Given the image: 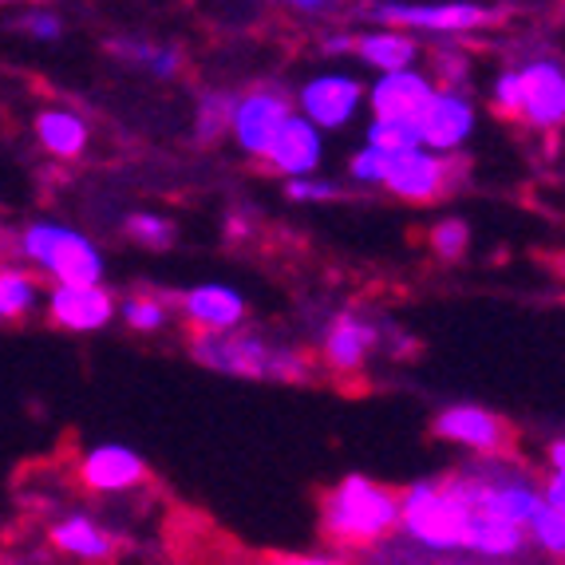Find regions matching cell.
<instances>
[{
	"instance_id": "13",
	"label": "cell",
	"mask_w": 565,
	"mask_h": 565,
	"mask_svg": "<svg viewBox=\"0 0 565 565\" xmlns=\"http://www.w3.org/2000/svg\"><path fill=\"white\" fill-rule=\"evenodd\" d=\"M415 131H419V147L455 151V147H462L467 135L475 131L471 99H462L459 92H439L431 99V107L424 111V119L415 122Z\"/></svg>"
},
{
	"instance_id": "14",
	"label": "cell",
	"mask_w": 565,
	"mask_h": 565,
	"mask_svg": "<svg viewBox=\"0 0 565 565\" xmlns=\"http://www.w3.org/2000/svg\"><path fill=\"white\" fill-rule=\"evenodd\" d=\"M182 312L194 329H202L199 337H222V332H237V324L245 321V301L242 292L226 285H199L182 297Z\"/></svg>"
},
{
	"instance_id": "35",
	"label": "cell",
	"mask_w": 565,
	"mask_h": 565,
	"mask_svg": "<svg viewBox=\"0 0 565 565\" xmlns=\"http://www.w3.org/2000/svg\"><path fill=\"white\" fill-rule=\"evenodd\" d=\"M0 565H9V562H4V557H0Z\"/></svg>"
},
{
	"instance_id": "26",
	"label": "cell",
	"mask_w": 565,
	"mask_h": 565,
	"mask_svg": "<svg viewBox=\"0 0 565 565\" xmlns=\"http://www.w3.org/2000/svg\"><path fill=\"white\" fill-rule=\"evenodd\" d=\"M467 242H471V230H467V222H459V217H447V222H439V226L431 230L435 254L444 257V262H459V257L467 254Z\"/></svg>"
},
{
	"instance_id": "28",
	"label": "cell",
	"mask_w": 565,
	"mask_h": 565,
	"mask_svg": "<svg viewBox=\"0 0 565 565\" xmlns=\"http://www.w3.org/2000/svg\"><path fill=\"white\" fill-rule=\"evenodd\" d=\"M127 234L139 237V242L151 245V249H167V245L174 242V226H170L167 217H159V214H131V222H127Z\"/></svg>"
},
{
	"instance_id": "17",
	"label": "cell",
	"mask_w": 565,
	"mask_h": 565,
	"mask_svg": "<svg viewBox=\"0 0 565 565\" xmlns=\"http://www.w3.org/2000/svg\"><path fill=\"white\" fill-rule=\"evenodd\" d=\"M376 344H380L376 324H367L356 312H340L337 321H332L329 337H324V364L332 372H360Z\"/></svg>"
},
{
	"instance_id": "2",
	"label": "cell",
	"mask_w": 565,
	"mask_h": 565,
	"mask_svg": "<svg viewBox=\"0 0 565 565\" xmlns=\"http://www.w3.org/2000/svg\"><path fill=\"white\" fill-rule=\"evenodd\" d=\"M396 522L399 499L364 475H349L340 487L324 494L321 526L337 546H372L384 534H392Z\"/></svg>"
},
{
	"instance_id": "7",
	"label": "cell",
	"mask_w": 565,
	"mask_h": 565,
	"mask_svg": "<svg viewBox=\"0 0 565 565\" xmlns=\"http://www.w3.org/2000/svg\"><path fill=\"white\" fill-rule=\"evenodd\" d=\"M292 119V104L285 99L281 92H249L242 99V104L234 107V119H230V127H234V139L237 147H242L245 154H257V159H265V151H269V142L277 139V131H281L285 122Z\"/></svg>"
},
{
	"instance_id": "19",
	"label": "cell",
	"mask_w": 565,
	"mask_h": 565,
	"mask_svg": "<svg viewBox=\"0 0 565 565\" xmlns=\"http://www.w3.org/2000/svg\"><path fill=\"white\" fill-rule=\"evenodd\" d=\"M352 52H356L364 64L380 67L384 76L392 72H407V67L419 60V44L404 32H367V36L352 40Z\"/></svg>"
},
{
	"instance_id": "3",
	"label": "cell",
	"mask_w": 565,
	"mask_h": 565,
	"mask_svg": "<svg viewBox=\"0 0 565 565\" xmlns=\"http://www.w3.org/2000/svg\"><path fill=\"white\" fill-rule=\"evenodd\" d=\"M399 526L407 530L415 546L431 554L467 550V510L451 490L439 482H412L399 499Z\"/></svg>"
},
{
	"instance_id": "21",
	"label": "cell",
	"mask_w": 565,
	"mask_h": 565,
	"mask_svg": "<svg viewBox=\"0 0 565 565\" xmlns=\"http://www.w3.org/2000/svg\"><path fill=\"white\" fill-rule=\"evenodd\" d=\"M111 52L122 60H131V64L147 67L151 76H174V72H179V52H174V47L147 44V40H115Z\"/></svg>"
},
{
	"instance_id": "25",
	"label": "cell",
	"mask_w": 565,
	"mask_h": 565,
	"mask_svg": "<svg viewBox=\"0 0 565 565\" xmlns=\"http://www.w3.org/2000/svg\"><path fill=\"white\" fill-rule=\"evenodd\" d=\"M562 510L565 507H554V502H537V510H534V519H530V530H534V537H537V546L542 550H550L554 557H562V550H565V522H562Z\"/></svg>"
},
{
	"instance_id": "4",
	"label": "cell",
	"mask_w": 565,
	"mask_h": 565,
	"mask_svg": "<svg viewBox=\"0 0 565 565\" xmlns=\"http://www.w3.org/2000/svg\"><path fill=\"white\" fill-rule=\"evenodd\" d=\"M494 107L507 119H522L537 131L557 127L565 115V72L557 60H537L494 79Z\"/></svg>"
},
{
	"instance_id": "22",
	"label": "cell",
	"mask_w": 565,
	"mask_h": 565,
	"mask_svg": "<svg viewBox=\"0 0 565 565\" xmlns=\"http://www.w3.org/2000/svg\"><path fill=\"white\" fill-rule=\"evenodd\" d=\"M234 107H237V99L230 92H206V95H202V104H199V127H194L199 142H217V139H222V135L230 131Z\"/></svg>"
},
{
	"instance_id": "32",
	"label": "cell",
	"mask_w": 565,
	"mask_h": 565,
	"mask_svg": "<svg viewBox=\"0 0 565 565\" xmlns=\"http://www.w3.org/2000/svg\"><path fill=\"white\" fill-rule=\"evenodd\" d=\"M262 565H340L337 557H265Z\"/></svg>"
},
{
	"instance_id": "29",
	"label": "cell",
	"mask_w": 565,
	"mask_h": 565,
	"mask_svg": "<svg viewBox=\"0 0 565 565\" xmlns=\"http://www.w3.org/2000/svg\"><path fill=\"white\" fill-rule=\"evenodd\" d=\"M289 199L324 202V199H337V186H332V182H289Z\"/></svg>"
},
{
	"instance_id": "31",
	"label": "cell",
	"mask_w": 565,
	"mask_h": 565,
	"mask_svg": "<svg viewBox=\"0 0 565 565\" xmlns=\"http://www.w3.org/2000/svg\"><path fill=\"white\" fill-rule=\"evenodd\" d=\"M29 32L32 36H40V40H60V20L56 17H32L29 20Z\"/></svg>"
},
{
	"instance_id": "33",
	"label": "cell",
	"mask_w": 565,
	"mask_h": 565,
	"mask_svg": "<svg viewBox=\"0 0 565 565\" xmlns=\"http://www.w3.org/2000/svg\"><path fill=\"white\" fill-rule=\"evenodd\" d=\"M550 471H565V444L562 439L550 444Z\"/></svg>"
},
{
	"instance_id": "10",
	"label": "cell",
	"mask_w": 565,
	"mask_h": 565,
	"mask_svg": "<svg viewBox=\"0 0 565 565\" xmlns=\"http://www.w3.org/2000/svg\"><path fill=\"white\" fill-rule=\"evenodd\" d=\"M435 79L424 76V72H392V76H380V84L372 87V111H376V122H404V127H415L424 119V111L435 99Z\"/></svg>"
},
{
	"instance_id": "11",
	"label": "cell",
	"mask_w": 565,
	"mask_h": 565,
	"mask_svg": "<svg viewBox=\"0 0 565 565\" xmlns=\"http://www.w3.org/2000/svg\"><path fill=\"white\" fill-rule=\"evenodd\" d=\"M372 17L427 32H475L487 29L490 9L482 4H376Z\"/></svg>"
},
{
	"instance_id": "16",
	"label": "cell",
	"mask_w": 565,
	"mask_h": 565,
	"mask_svg": "<svg viewBox=\"0 0 565 565\" xmlns=\"http://www.w3.org/2000/svg\"><path fill=\"white\" fill-rule=\"evenodd\" d=\"M265 159H269V167H274L277 174L297 182L301 174L317 170V162H321V131L292 115L281 131H277V139L269 142Z\"/></svg>"
},
{
	"instance_id": "15",
	"label": "cell",
	"mask_w": 565,
	"mask_h": 565,
	"mask_svg": "<svg viewBox=\"0 0 565 565\" xmlns=\"http://www.w3.org/2000/svg\"><path fill=\"white\" fill-rule=\"evenodd\" d=\"M142 475H147V462H142L131 447H119V444L95 447V451H87L84 462H79V479H84V487L95 490V494L131 490L135 482H142Z\"/></svg>"
},
{
	"instance_id": "8",
	"label": "cell",
	"mask_w": 565,
	"mask_h": 565,
	"mask_svg": "<svg viewBox=\"0 0 565 565\" xmlns=\"http://www.w3.org/2000/svg\"><path fill=\"white\" fill-rule=\"evenodd\" d=\"M435 435L447 439V444L471 447L482 459H499L510 447V427L502 424L494 412H482V407H475V404H455V407H447V412H439Z\"/></svg>"
},
{
	"instance_id": "30",
	"label": "cell",
	"mask_w": 565,
	"mask_h": 565,
	"mask_svg": "<svg viewBox=\"0 0 565 565\" xmlns=\"http://www.w3.org/2000/svg\"><path fill=\"white\" fill-rule=\"evenodd\" d=\"M352 179L356 182H380V154L364 147V151L352 159Z\"/></svg>"
},
{
	"instance_id": "18",
	"label": "cell",
	"mask_w": 565,
	"mask_h": 565,
	"mask_svg": "<svg viewBox=\"0 0 565 565\" xmlns=\"http://www.w3.org/2000/svg\"><path fill=\"white\" fill-rule=\"evenodd\" d=\"M52 546L67 557H84V562H111L115 554V537L107 534L99 522H92L87 514H67L56 526L47 530Z\"/></svg>"
},
{
	"instance_id": "12",
	"label": "cell",
	"mask_w": 565,
	"mask_h": 565,
	"mask_svg": "<svg viewBox=\"0 0 565 565\" xmlns=\"http://www.w3.org/2000/svg\"><path fill=\"white\" fill-rule=\"evenodd\" d=\"M47 317L67 332H95L115 317V301L99 285H56L47 297Z\"/></svg>"
},
{
	"instance_id": "27",
	"label": "cell",
	"mask_w": 565,
	"mask_h": 565,
	"mask_svg": "<svg viewBox=\"0 0 565 565\" xmlns=\"http://www.w3.org/2000/svg\"><path fill=\"white\" fill-rule=\"evenodd\" d=\"M122 321L139 332H154L167 324V305L154 297H131V301H122Z\"/></svg>"
},
{
	"instance_id": "9",
	"label": "cell",
	"mask_w": 565,
	"mask_h": 565,
	"mask_svg": "<svg viewBox=\"0 0 565 565\" xmlns=\"http://www.w3.org/2000/svg\"><path fill=\"white\" fill-rule=\"evenodd\" d=\"M297 99H301L309 127H344L364 99V84L356 76H344V72H324V76L305 79Z\"/></svg>"
},
{
	"instance_id": "23",
	"label": "cell",
	"mask_w": 565,
	"mask_h": 565,
	"mask_svg": "<svg viewBox=\"0 0 565 565\" xmlns=\"http://www.w3.org/2000/svg\"><path fill=\"white\" fill-rule=\"evenodd\" d=\"M36 305V281L24 269H0V317H24Z\"/></svg>"
},
{
	"instance_id": "20",
	"label": "cell",
	"mask_w": 565,
	"mask_h": 565,
	"mask_svg": "<svg viewBox=\"0 0 565 565\" xmlns=\"http://www.w3.org/2000/svg\"><path fill=\"white\" fill-rule=\"evenodd\" d=\"M36 135L56 159H79L87 151V122L76 111H40Z\"/></svg>"
},
{
	"instance_id": "1",
	"label": "cell",
	"mask_w": 565,
	"mask_h": 565,
	"mask_svg": "<svg viewBox=\"0 0 565 565\" xmlns=\"http://www.w3.org/2000/svg\"><path fill=\"white\" fill-rule=\"evenodd\" d=\"M194 360L210 372L222 376H242V380H309L312 360L305 352L265 340L257 332H222V337H194Z\"/></svg>"
},
{
	"instance_id": "6",
	"label": "cell",
	"mask_w": 565,
	"mask_h": 565,
	"mask_svg": "<svg viewBox=\"0 0 565 565\" xmlns=\"http://www.w3.org/2000/svg\"><path fill=\"white\" fill-rule=\"evenodd\" d=\"M455 170L444 154L407 151V154H380V186H387L404 202H435L451 190Z\"/></svg>"
},
{
	"instance_id": "5",
	"label": "cell",
	"mask_w": 565,
	"mask_h": 565,
	"mask_svg": "<svg viewBox=\"0 0 565 565\" xmlns=\"http://www.w3.org/2000/svg\"><path fill=\"white\" fill-rule=\"evenodd\" d=\"M20 254L44 274H52L60 285H99L104 277V257L84 234L56 222H36L20 237Z\"/></svg>"
},
{
	"instance_id": "34",
	"label": "cell",
	"mask_w": 565,
	"mask_h": 565,
	"mask_svg": "<svg viewBox=\"0 0 565 565\" xmlns=\"http://www.w3.org/2000/svg\"><path fill=\"white\" fill-rule=\"evenodd\" d=\"M324 52H329V56H337V52H352V36H332V40H324Z\"/></svg>"
},
{
	"instance_id": "24",
	"label": "cell",
	"mask_w": 565,
	"mask_h": 565,
	"mask_svg": "<svg viewBox=\"0 0 565 565\" xmlns=\"http://www.w3.org/2000/svg\"><path fill=\"white\" fill-rule=\"evenodd\" d=\"M367 151L376 154H407V151H419V131L415 127H404V122H376L367 127Z\"/></svg>"
}]
</instances>
